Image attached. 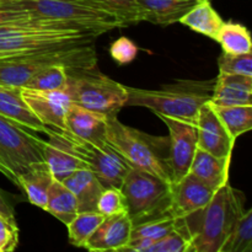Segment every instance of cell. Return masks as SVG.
Wrapping results in <instances>:
<instances>
[{
	"label": "cell",
	"instance_id": "30bf717a",
	"mask_svg": "<svg viewBox=\"0 0 252 252\" xmlns=\"http://www.w3.org/2000/svg\"><path fill=\"white\" fill-rule=\"evenodd\" d=\"M69 139L79 157L85 161L86 166L96 175L103 186L116 189L122 187L123 181L132 167L108 143L103 147H97L71 137H69Z\"/></svg>",
	"mask_w": 252,
	"mask_h": 252
},
{
	"label": "cell",
	"instance_id": "2e32d148",
	"mask_svg": "<svg viewBox=\"0 0 252 252\" xmlns=\"http://www.w3.org/2000/svg\"><path fill=\"white\" fill-rule=\"evenodd\" d=\"M133 223L127 212L105 217L84 248L89 251H123L129 243Z\"/></svg>",
	"mask_w": 252,
	"mask_h": 252
},
{
	"label": "cell",
	"instance_id": "8992f818",
	"mask_svg": "<svg viewBox=\"0 0 252 252\" xmlns=\"http://www.w3.org/2000/svg\"><path fill=\"white\" fill-rule=\"evenodd\" d=\"M171 185L150 172L129 170L121 191L133 226L172 217Z\"/></svg>",
	"mask_w": 252,
	"mask_h": 252
},
{
	"label": "cell",
	"instance_id": "484cf974",
	"mask_svg": "<svg viewBox=\"0 0 252 252\" xmlns=\"http://www.w3.org/2000/svg\"><path fill=\"white\" fill-rule=\"evenodd\" d=\"M216 41L220 44L224 53L235 54V56L251 53L252 43L250 31L244 25L238 22L224 21Z\"/></svg>",
	"mask_w": 252,
	"mask_h": 252
},
{
	"label": "cell",
	"instance_id": "3957f363",
	"mask_svg": "<svg viewBox=\"0 0 252 252\" xmlns=\"http://www.w3.org/2000/svg\"><path fill=\"white\" fill-rule=\"evenodd\" d=\"M106 142L132 169L150 172L174 184L169 161V135H152L123 125L117 116H107Z\"/></svg>",
	"mask_w": 252,
	"mask_h": 252
},
{
	"label": "cell",
	"instance_id": "7402d4cb",
	"mask_svg": "<svg viewBox=\"0 0 252 252\" xmlns=\"http://www.w3.org/2000/svg\"><path fill=\"white\" fill-rule=\"evenodd\" d=\"M199 1L201 0H137L143 20L162 26L179 22Z\"/></svg>",
	"mask_w": 252,
	"mask_h": 252
},
{
	"label": "cell",
	"instance_id": "cb8c5ba5",
	"mask_svg": "<svg viewBox=\"0 0 252 252\" xmlns=\"http://www.w3.org/2000/svg\"><path fill=\"white\" fill-rule=\"evenodd\" d=\"M179 22L191 29L192 31L216 41L224 20L214 9L211 0H201L189 12H186Z\"/></svg>",
	"mask_w": 252,
	"mask_h": 252
},
{
	"label": "cell",
	"instance_id": "ac0fdd59",
	"mask_svg": "<svg viewBox=\"0 0 252 252\" xmlns=\"http://www.w3.org/2000/svg\"><path fill=\"white\" fill-rule=\"evenodd\" d=\"M211 102L219 106L252 105V78L219 73Z\"/></svg>",
	"mask_w": 252,
	"mask_h": 252
},
{
	"label": "cell",
	"instance_id": "4316f807",
	"mask_svg": "<svg viewBox=\"0 0 252 252\" xmlns=\"http://www.w3.org/2000/svg\"><path fill=\"white\" fill-rule=\"evenodd\" d=\"M212 103V102H211ZM214 111L230 135L238 139L252 128V105L219 106L213 105Z\"/></svg>",
	"mask_w": 252,
	"mask_h": 252
},
{
	"label": "cell",
	"instance_id": "44dd1931",
	"mask_svg": "<svg viewBox=\"0 0 252 252\" xmlns=\"http://www.w3.org/2000/svg\"><path fill=\"white\" fill-rule=\"evenodd\" d=\"M62 182L75 196L79 212H96L98 197L105 186L89 167L76 170Z\"/></svg>",
	"mask_w": 252,
	"mask_h": 252
},
{
	"label": "cell",
	"instance_id": "7a4b0ae2",
	"mask_svg": "<svg viewBox=\"0 0 252 252\" xmlns=\"http://www.w3.org/2000/svg\"><path fill=\"white\" fill-rule=\"evenodd\" d=\"M244 211L243 192L229 184L216 191L202 211L185 218L191 239V252H220Z\"/></svg>",
	"mask_w": 252,
	"mask_h": 252
},
{
	"label": "cell",
	"instance_id": "603a6c76",
	"mask_svg": "<svg viewBox=\"0 0 252 252\" xmlns=\"http://www.w3.org/2000/svg\"><path fill=\"white\" fill-rule=\"evenodd\" d=\"M54 181L48 166L44 161L32 165L25 174L17 180V187L25 192L27 199L32 206L46 208L49 189Z\"/></svg>",
	"mask_w": 252,
	"mask_h": 252
},
{
	"label": "cell",
	"instance_id": "f1b7e54d",
	"mask_svg": "<svg viewBox=\"0 0 252 252\" xmlns=\"http://www.w3.org/2000/svg\"><path fill=\"white\" fill-rule=\"evenodd\" d=\"M220 252H252V209L239 217Z\"/></svg>",
	"mask_w": 252,
	"mask_h": 252
},
{
	"label": "cell",
	"instance_id": "ba28073f",
	"mask_svg": "<svg viewBox=\"0 0 252 252\" xmlns=\"http://www.w3.org/2000/svg\"><path fill=\"white\" fill-rule=\"evenodd\" d=\"M66 91L74 105L103 116H117L127 103V86L96 68L69 69Z\"/></svg>",
	"mask_w": 252,
	"mask_h": 252
},
{
	"label": "cell",
	"instance_id": "d590c367",
	"mask_svg": "<svg viewBox=\"0 0 252 252\" xmlns=\"http://www.w3.org/2000/svg\"><path fill=\"white\" fill-rule=\"evenodd\" d=\"M110 54L117 63L128 64L134 61L138 56V46L128 37H121L112 42Z\"/></svg>",
	"mask_w": 252,
	"mask_h": 252
},
{
	"label": "cell",
	"instance_id": "6da1fadb",
	"mask_svg": "<svg viewBox=\"0 0 252 252\" xmlns=\"http://www.w3.org/2000/svg\"><path fill=\"white\" fill-rule=\"evenodd\" d=\"M216 79L211 80H175L158 90L127 86L126 106L149 108L157 116L176 118L196 125L198 112L212 100Z\"/></svg>",
	"mask_w": 252,
	"mask_h": 252
},
{
	"label": "cell",
	"instance_id": "8d00e7d4",
	"mask_svg": "<svg viewBox=\"0 0 252 252\" xmlns=\"http://www.w3.org/2000/svg\"><path fill=\"white\" fill-rule=\"evenodd\" d=\"M31 17L33 16L29 11L21 9L19 5L10 0H0V27L20 24Z\"/></svg>",
	"mask_w": 252,
	"mask_h": 252
},
{
	"label": "cell",
	"instance_id": "836d02e7",
	"mask_svg": "<svg viewBox=\"0 0 252 252\" xmlns=\"http://www.w3.org/2000/svg\"><path fill=\"white\" fill-rule=\"evenodd\" d=\"M96 212L102 214L103 217H110L113 214L127 212L126 207V199L121 189L116 187H105L98 197L97 204H96Z\"/></svg>",
	"mask_w": 252,
	"mask_h": 252
},
{
	"label": "cell",
	"instance_id": "7c38bea8",
	"mask_svg": "<svg viewBox=\"0 0 252 252\" xmlns=\"http://www.w3.org/2000/svg\"><path fill=\"white\" fill-rule=\"evenodd\" d=\"M21 97L34 116L47 128L63 132L66 113L73 105L66 90L41 91L20 88Z\"/></svg>",
	"mask_w": 252,
	"mask_h": 252
},
{
	"label": "cell",
	"instance_id": "52a82bcc",
	"mask_svg": "<svg viewBox=\"0 0 252 252\" xmlns=\"http://www.w3.org/2000/svg\"><path fill=\"white\" fill-rule=\"evenodd\" d=\"M32 16L68 24L81 31L101 36L123 26L115 16L89 0H10Z\"/></svg>",
	"mask_w": 252,
	"mask_h": 252
},
{
	"label": "cell",
	"instance_id": "9c48e42d",
	"mask_svg": "<svg viewBox=\"0 0 252 252\" xmlns=\"http://www.w3.org/2000/svg\"><path fill=\"white\" fill-rule=\"evenodd\" d=\"M43 144L24 126L0 115V172L17 186V180L36 162L43 161Z\"/></svg>",
	"mask_w": 252,
	"mask_h": 252
},
{
	"label": "cell",
	"instance_id": "d4e9b609",
	"mask_svg": "<svg viewBox=\"0 0 252 252\" xmlns=\"http://www.w3.org/2000/svg\"><path fill=\"white\" fill-rule=\"evenodd\" d=\"M44 211L62 221L64 225H68L79 213L78 201L63 182L54 180L49 189Z\"/></svg>",
	"mask_w": 252,
	"mask_h": 252
},
{
	"label": "cell",
	"instance_id": "8fae6325",
	"mask_svg": "<svg viewBox=\"0 0 252 252\" xmlns=\"http://www.w3.org/2000/svg\"><path fill=\"white\" fill-rule=\"evenodd\" d=\"M169 129V161L174 182L180 181L189 172L192 160L198 148L197 127L194 123L176 118L158 116Z\"/></svg>",
	"mask_w": 252,
	"mask_h": 252
},
{
	"label": "cell",
	"instance_id": "4dcf8cb0",
	"mask_svg": "<svg viewBox=\"0 0 252 252\" xmlns=\"http://www.w3.org/2000/svg\"><path fill=\"white\" fill-rule=\"evenodd\" d=\"M66 84H68L66 69L61 65H52L42 69L31 76L22 88L41 91L66 90Z\"/></svg>",
	"mask_w": 252,
	"mask_h": 252
},
{
	"label": "cell",
	"instance_id": "5b68a950",
	"mask_svg": "<svg viewBox=\"0 0 252 252\" xmlns=\"http://www.w3.org/2000/svg\"><path fill=\"white\" fill-rule=\"evenodd\" d=\"M52 65L69 69H91L97 66L94 43L57 47L42 51L0 56V84L22 88L31 76Z\"/></svg>",
	"mask_w": 252,
	"mask_h": 252
},
{
	"label": "cell",
	"instance_id": "e0dca14e",
	"mask_svg": "<svg viewBox=\"0 0 252 252\" xmlns=\"http://www.w3.org/2000/svg\"><path fill=\"white\" fill-rule=\"evenodd\" d=\"M107 117L101 113L86 110L78 105H71L66 113L63 132L74 139L103 147L106 142Z\"/></svg>",
	"mask_w": 252,
	"mask_h": 252
},
{
	"label": "cell",
	"instance_id": "d6a6232c",
	"mask_svg": "<svg viewBox=\"0 0 252 252\" xmlns=\"http://www.w3.org/2000/svg\"><path fill=\"white\" fill-rule=\"evenodd\" d=\"M218 68L220 74L241 75L252 78V54H228L221 53L218 58Z\"/></svg>",
	"mask_w": 252,
	"mask_h": 252
},
{
	"label": "cell",
	"instance_id": "ffe728a7",
	"mask_svg": "<svg viewBox=\"0 0 252 252\" xmlns=\"http://www.w3.org/2000/svg\"><path fill=\"white\" fill-rule=\"evenodd\" d=\"M0 115L32 132L46 133V126L42 125L22 100L20 88L0 84Z\"/></svg>",
	"mask_w": 252,
	"mask_h": 252
},
{
	"label": "cell",
	"instance_id": "9a60e30c",
	"mask_svg": "<svg viewBox=\"0 0 252 252\" xmlns=\"http://www.w3.org/2000/svg\"><path fill=\"white\" fill-rule=\"evenodd\" d=\"M171 213L175 218H187L202 211L213 198L216 191L189 172L171 185Z\"/></svg>",
	"mask_w": 252,
	"mask_h": 252
},
{
	"label": "cell",
	"instance_id": "83f0119b",
	"mask_svg": "<svg viewBox=\"0 0 252 252\" xmlns=\"http://www.w3.org/2000/svg\"><path fill=\"white\" fill-rule=\"evenodd\" d=\"M103 219L105 217L98 212H79L66 225L69 243L75 248H84Z\"/></svg>",
	"mask_w": 252,
	"mask_h": 252
},
{
	"label": "cell",
	"instance_id": "d6986e66",
	"mask_svg": "<svg viewBox=\"0 0 252 252\" xmlns=\"http://www.w3.org/2000/svg\"><path fill=\"white\" fill-rule=\"evenodd\" d=\"M230 165L231 159L218 158L201 148H197L189 172L198 177L213 191H218L229 184Z\"/></svg>",
	"mask_w": 252,
	"mask_h": 252
},
{
	"label": "cell",
	"instance_id": "277c9868",
	"mask_svg": "<svg viewBox=\"0 0 252 252\" xmlns=\"http://www.w3.org/2000/svg\"><path fill=\"white\" fill-rule=\"evenodd\" d=\"M98 36L54 20L31 17L0 27V56L94 43Z\"/></svg>",
	"mask_w": 252,
	"mask_h": 252
},
{
	"label": "cell",
	"instance_id": "e575fe53",
	"mask_svg": "<svg viewBox=\"0 0 252 252\" xmlns=\"http://www.w3.org/2000/svg\"><path fill=\"white\" fill-rule=\"evenodd\" d=\"M147 252H191V241L181 231L174 230L155 241Z\"/></svg>",
	"mask_w": 252,
	"mask_h": 252
},
{
	"label": "cell",
	"instance_id": "4fadbf2b",
	"mask_svg": "<svg viewBox=\"0 0 252 252\" xmlns=\"http://www.w3.org/2000/svg\"><path fill=\"white\" fill-rule=\"evenodd\" d=\"M46 134L48 140L43 144V161L54 180L62 182L76 170L88 167L65 133L47 128Z\"/></svg>",
	"mask_w": 252,
	"mask_h": 252
},
{
	"label": "cell",
	"instance_id": "5bb4252c",
	"mask_svg": "<svg viewBox=\"0 0 252 252\" xmlns=\"http://www.w3.org/2000/svg\"><path fill=\"white\" fill-rule=\"evenodd\" d=\"M198 148L218 158L231 159L236 139L226 130L217 116L211 101L204 103L198 112L196 122Z\"/></svg>",
	"mask_w": 252,
	"mask_h": 252
},
{
	"label": "cell",
	"instance_id": "1f68e13d",
	"mask_svg": "<svg viewBox=\"0 0 252 252\" xmlns=\"http://www.w3.org/2000/svg\"><path fill=\"white\" fill-rule=\"evenodd\" d=\"M174 230H179V219L175 218V217H169V218L134 225L133 226L132 235H130V240L145 239V240H149L154 244L155 241Z\"/></svg>",
	"mask_w": 252,
	"mask_h": 252
},
{
	"label": "cell",
	"instance_id": "74e56055",
	"mask_svg": "<svg viewBox=\"0 0 252 252\" xmlns=\"http://www.w3.org/2000/svg\"><path fill=\"white\" fill-rule=\"evenodd\" d=\"M19 244V226L14 220L0 216V252H11Z\"/></svg>",
	"mask_w": 252,
	"mask_h": 252
},
{
	"label": "cell",
	"instance_id": "f35d334b",
	"mask_svg": "<svg viewBox=\"0 0 252 252\" xmlns=\"http://www.w3.org/2000/svg\"><path fill=\"white\" fill-rule=\"evenodd\" d=\"M0 216L9 219V220L16 221V218H15L14 204H12V202L10 201L6 192L2 191L1 189H0Z\"/></svg>",
	"mask_w": 252,
	"mask_h": 252
},
{
	"label": "cell",
	"instance_id": "f546056e",
	"mask_svg": "<svg viewBox=\"0 0 252 252\" xmlns=\"http://www.w3.org/2000/svg\"><path fill=\"white\" fill-rule=\"evenodd\" d=\"M115 16L125 27L144 21L137 0H89Z\"/></svg>",
	"mask_w": 252,
	"mask_h": 252
}]
</instances>
